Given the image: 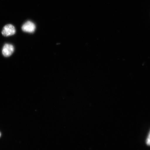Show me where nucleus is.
<instances>
[{
  "label": "nucleus",
  "instance_id": "1",
  "mask_svg": "<svg viewBox=\"0 0 150 150\" xmlns=\"http://www.w3.org/2000/svg\"><path fill=\"white\" fill-rule=\"evenodd\" d=\"M16 33V30L13 25L9 24L6 25L3 28L2 34L5 37L13 35Z\"/></svg>",
  "mask_w": 150,
  "mask_h": 150
},
{
  "label": "nucleus",
  "instance_id": "2",
  "mask_svg": "<svg viewBox=\"0 0 150 150\" xmlns=\"http://www.w3.org/2000/svg\"><path fill=\"white\" fill-rule=\"evenodd\" d=\"M35 25L34 23L30 21H28L23 24L22 27V31L26 33H33L35 30Z\"/></svg>",
  "mask_w": 150,
  "mask_h": 150
},
{
  "label": "nucleus",
  "instance_id": "3",
  "mask_svg": "<svg viewBox=\"0 0 150 150\" xmlns=\"http://www.w3.org/2000/svg\"><path fill=\"white\" fill-rule=\"evenodd\" d=\"M14 50V47L12 45L9 44H5L3 48V54L5 57H9L13 53Z\"/></svg>",
  "mask_w": 150,
  "mask_h": 150
},
{
  "label": "nucleus",
  "instance_id": "4",
  "mask_svg": "<svg viewBox=\"0 0 150 150\" xmlns=\"http://www.w3.org/2000/svg\"><path fill=\"white\" fill-rule=\"evenodd\" d=\"M146 143L147 145L150 146V131L146 139Z\"/></svg>",
  "mask_w": 150,
  "mask_h": 150
},
{
  "label": "nucleus",
  "instance_id": "5",
  "mask_svg": "<svg viewBox=\"0 0 150 150\" xmlns=\"http://www.w3.org/2000/svg\"><path fill=\"white\" fill-rule=\"evenodd\" d=\"M0 135H1V134H0Z\"/></svg>",
  "mask_w": 150,
  "mask_h": 150
}]
</instances>
